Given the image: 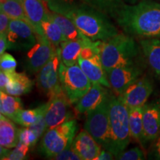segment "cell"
Segmentation results:
<instances>
[{
  "mask_svg": "<svg viewBox=\"0 0 160 160\" xmlns=\"http://www.w3.org/2000/svg\"><path fill=\"white\" fill-rule=\"evenodd\" d=\"M11 20V18L5 13L0 11V34L8 35Z\"/></svg>",
  "mask_w": 160,
  "mask_h": 160,
  "instance_id": "obj_36",
  "label": "cell"
},
{
  "mask_svg": "<svg viewBox=\"0 0 160 160\" xmlns=\"http://www.w3.org/2000/svg\"><path fill=\"white\" fill-rule=\"evenodd\" d=\"M7 49H8L7 36L0 34V55L3 54Z\"/></svg>",
  "mask_w": 160,
  "mask_h": 160,
  "instance_id": "obj_40",
  "label": "cell"
},
{
  "mask_svg": "<svg viewBox=\"0 0 160 160\" xmlns=\"http://www.w3.org/2000/svg\"><path fill=\"white\" fill-rule=\"evenodd\" d=\"M0 11L5 13L11 19H22L29 22L21 0H1Z\"/></svg>",
  "mask_w": 160,
  "mask_h": 160,
  "instance_id": "obj_28",
  "label": "cell"
},
{
  "mask_svg": "<svg viewBox=\"0 0 160 160\" xmlns=\"http://www.w3.org/2000/svg\"><path fill=\"white\" fill-rule=\"evenodd\" d=\"M139 45L147 63L160 79V38L141 39Z\"/></svg>",
  "mask_w": 160,
  "mask_h": 160,
  "instance_id": "obj_20",
  "label": "cell"
},
{
  "mask_svg": "<svg viewBox=\"0 0 160 160\" xmlns=\"http://www.w3.org/2000/svg\"><path fill=\"white\" fill-rule=\"evenodd\" d=\"M77 130L78 124L74 119L48 130L40 142L39 153L51 159L57 153L71 147Z\"/></svg>",
  "mask_w": 160,
  "mask_h": 160,
  "instance_id": "obj_5",
  "label": "cell"
},
{
  "mask_svg": "<svg viewBox=\"0 0 160 160\" xmlns=\"http://www.w3.org/2000/svg\"><path fill=\"white\" fill-rule=\"evenodd\" d=\"M60 62V52L59 47H57V54L38 72L36 81L38 88L49 99L63 91L59 78Z\"/></svg>",
  "mask_w": 160,
  "mask_h": 160,
  "instance_id": "obj_10",
  "label": "cell"
},
{
  "mask_svg": "<svg viewBox=\"0 0 160 160\" xmlns=\"http://www.w3.org/2000/svg\"><path fill=\"white\" fill-rule=\"evenodd\" d=\"M113 159H115L114 155L111 151L104 148L103 150H102L101 153L96 158L95 160H112Z\"/></svg>",
  "mask_w": 160,
  "mask_h": 160,
  "instance_id": "obj_39",
  "label": "cell"
},
{
  "mask_svg": "<svg viewBox=\"0 0 160 160\" xmlns=\"http://www.w3.org/2000/svg\"><path fill=\"white\" fill-rule=\"evenodd\" d=\"M71 104L63 91L50 98L45 113L47 131L73 119Z\"/></svg>",
  "mask_w": 160,
  "mask_h": 160,
  "instance_id": "obj_11",
  "label": "cell"
},
{
  "mask_svg": "<svg viewBox=\"0 0 160 160\" xmlns=\"http://www.w3.org/2000/svg\"><path fill=\"white\" fill-rule=\"evenodd\" d=\"M26 17L37 34L44 36L42 22L48 18L49 12L42 0H21Z\"/></svg>",
  "mask_w": 160,
  "mask_h": 160,
  "instance_id": "obj_18",
  "label": "cell"
},
{
  "mask_svg": "<svg viewBox=\"0 0 160 160\" xmlns=\"http://www.w3.org/2000/svg\"><path fill=\"white\" fill-rule=\"evenodd\" d=\"M158 1H160V0H158Z\"/></svg>",
  "mask_w": 160,
  "mask_h": 160,
  "instance_id": "obj_43",
  "label": "cell"
},
{
  "mask_svg": "<svg viewBox=\"0 0 160 160\" xmlns=\"http://www.w3.org/2000/svg\"><path fill=\"white\" fill-rule=\"evenodd\" d=\"M102 146L86 130L75 137L71 148L81 160H95L102 151Z\"/></svg>",
  "mask_w": 160,
  "mask_h": 160,
  "instance_id": "obj_15",
  "label": "cell"
},
{
  "mask_svg": "<svg viewBox=\"0 0 160 160\" xmlns=\"http://www.w3.org/2000/svg\"><path fill=\"white\" fill-rule=\"evenodd\" d=\"M12 73L13 72H7L4 71H0V88H1V91H4L6 86L8 85L11 79Z\"/></svg>",
  "mask_w": 160,
  "mask_h": 160,
  "instance_id": "obj_38",
  "label": "cell"
},
{
  "mask_svg": "<svg viewBox=\"0 0 160 160\" xmlns=\"http://www.w3.org/2000/svg\"><path fill=\"white\" fill-rule=\"evenodd\" d=\"M111 92L94 109L87 113L85 130L104 148L107 147L109 139V110Z\"/></svg>",
  "mask_w": 160,
  "mask_h": 160,
  "instance_id": "obj_7",
  "label": "cell"
},
{
  "mask_svg": "<svg viewBox=\"0 0 160 160\" xmlns=\"http://www.w3.org/2000/svg\"><path fill=\"white\" fill-rule=\"evenodd\" d=\"M109 93L108 88L99 83H92L89 91L75 103V111L79 114L88 113L97 108Z\"/></svg>",
  "mask_w": 160,
  "mask_h": 160,
  "instance_id": "obj_17",
  "label": "cell"
},
{
  "mask_svg": "<svg viewBox=\"0 0 160 160\" xmlns=\"http://www.w3.org/2000/svg\"><path fill=\"white\" fill-rule=\"evenodd\" d=\"M83 3L91 6L94 8L113 18V14L123 2L122 0H82Z\"/></svg>",
  "mask_w": 160,
  "mask_h": 160,
  "instance_id": "obj_29",
  "label": "cell"
},
{
  "mask_svg": "<svg viewBox=\"0 0 160 160\" xmlns=\"http://www.w3.org/2000/svg\"><path fill=\"white\" fill-rule=\"evenodd\" d=\"M140 45L136 42L133 37L126 33H118L103 42L100 56L105 72L119 66L140 62Z\"/></svg>",
  "mask_w": 160,
  "mask_h": 160,
  "instance_id": "obj_3",
  "label": "cell"
},
{
  "mask_svg": "<svg viewBox=\"0 0 160 160\" xmlns=\"http://www.w3.org/2000/svg\"><path fill=\"white\" fill-rule=\"evenodd\" d=\"M23 108L22 102L19 97L10 95L2 91L0 92V112L1 114L13 120Z\"/></svg>",
  "mask_w": 160,
  "mask_h": 160,
  "instance_id": "obj_24",
  "label": "cell"
},
{
  "mask_svg": "<svg viewBox=\"0 0 160 160\" xmlns=\"http://www.w3.org/2000/svg\"><path fill=\"white\" fill-rule=\"evenodd\" d=\"M51 159L54 160H81L79 156L75 153V151L72 149L71 146L68 148L65 149L60 153H57Z\"/></svg>",
  "mask_w": 160,
  "mask_h": 160,
  "instance_id": "obj_34",
  "label": "cell"
},
{
  "mask_svg": "<svg viewBox=\"0 0 160 160\" xmlns=\"http://www.w3.org/2000/svg\"><path fill=\"white\" fill-rule=\"evenodd\" d=\"M59 78L62 88L72 104H75L91 88L92 82L77 64L66 66L60 62Z\"/></svg>",
  "mask_w": 160,
  "mask_h": 160,
  "instance_id": "obj_6",
  "label": "cell"
},
{
  "mask_svg": "<svg viewBox=\"0 0 160 160\" xmlns=\"http://www.w3.org/2000/svg\"><path fill=\"white\" fill-rule=\"evenodd\" d=\"M17 61L13 57L8 53H4L0 57V68L1 71L14 72L17 68Z\"/></svg>",
  "mask_w": 160,
  "mask_h": 160,
  "instance_id": "obj_33",
  "label": "cell"
},
{
  "mask_svg": "<svg viewBox=\"0 0 160 160\" xmlns=\"http://www.w3.org/2000/svg\"><path fill=\"white\" fill-rule=\"evenodd\" d=\"M42 28L44 36L57 48L59 47L62 42L66 40L59 26L51 19H50L49 17L42 22Z\"/></svg>",
  "mask_w": 160,
  "mask_h": 160,
  "instance_id": "obj_27",
  "label": "cell"
},
{
  "mask_svg": "<svg viewBox=\"0 0 160 160\" xmlns=\"http://www.w3.org/2000/svg\"><path fill=\"white\" fill-rule=\"evenodd\" d=\"M19 129L13 121L5 116H0V145L7 148H15L19 141Z\"/></svg>",
  "mask_w": 160,
  "mask_h": 160,
  "instance_id": "obj_21",
  "label": "cell"
},
{
  "mask_svg": "<svg viewBox=\"0 0 160 160\" xmlns=\"http://www.w3.org/2000/svg\"><path fill=\"white\" fill-rule=\"evenodd\" d=\"M148 157L150 159L160 160V133L151 143Z\"/></svg>",
  "mask_w": 160,
  "mask_h": 160,
  "instance_id": "obj_35",
  "label": "cell"
},
{
  "mask_svg": "<svg viewBox=\"0 0 160 160\" xmlns=\"http://www.w3.org/2000/svg\"><path fill=\"white\" fill-rule=\"evenodd\" d=\"M8 49L29 51L37 43V33L31 24L22 19H11L7 35Z\"/></svg>",
  "mask_w": 160,
  "mask_h": 160,
  "instance_id": "obj_9",
  "label": "cell"
},
{
  "mask_svg": "<svg viewBox=\"0 0 160 160\" xmlns=\"http://www.w3.org/2000/svg\"><path fill=\"white\" fill-rule=\"evenodd\" d=\"M42 1L47 4L48 7H51V6L58 5V4L71 2H73V0H42Z\"/></svg>",
  "mask_w": 160,
  "mask_h": 160,
  "instance_id": "obj_41",
  "label": "cell"
},
{
  "mask_svg": "<svg viewBox=\"0 0 160 160\" xmlns=\"http://www.w3.org/2000/svg\"><path fill=\"white\" fill-rule=\"evenodd\" d=\"M19 141L25 144L29 148H33L37 143L39 137L37 133L29 127H24L19 129Z\"/></svg>",
  "mask_w": 160,
  "mask_h": 160,
  "instance_id": "obj_31",
  "label": "cell"
},
{
  "mask_svg": "<svg viewBox=\"0 0 160 160\" xmlns=\"http://www.w3.org/2000/svg\"><path fill=\"white\" fill-rule=\"evenodd\" d=\"M48 17L59 26L66 40L78 39L82 35V33L79 31L73 22L68 17L53 11L49 12Z\"/></svg>",
  "mask_w": 160,
  "mask_h": 160,
  "instance_id": "obj_25",
  "label": "cell"
},
{
  "mask_svg": "<svg viewBox=\"0 0 160 160\" xmlns=\"http://www.w3.org/2000/svg\"><path fill=\"white\" fill-rule=\"evenodd\" d=\"M153 91V84L152 80L142 75L118 97L128 108L141 107L147 102Z\"/></svg>",
  "mask_w": 160,
  "mask_h": 160,
  "instance_id": "obj_13",
  "label": "cell"
},
{
  "mask_svg": "<svg viewBox=\"0 0 160 160\" xmlns=\"http://www.w3.org/2000/svg\"><path fill=\"white\" fill-rule=\"evenodd\" d=\"M33 86V82L25 73H12L11 79L6 86L4 92L10 95L19 97L31 91Z\"/></svg>",
  "mask_w": 160,
  "mask_h": 160,
  "instance_id": "obj_22",
  "label": "cell"
},
{
  "mask_svg": "<svg viewBox=\"0 0 160 160\" xmlns=\"http://www.w3.org/2000/svg\"><path fill=\"white\" fill-rule=\"evenodd\" d=\"M160 133V97L143 105V133L141 145L144 148L154 141Z\"/></svg>",
  "mask_w": 160,
  "mask_h": 160,
  "instance_id": "obj_14",
  "label": "cell"
},
{
  "mask_svg": "<svg viewBox=\"0 0 160 160\" xmlns=\"http://www.w3.org/2000/svg\"><path fill=\"white\" fill-rule=\"evenodd\" d=\"M145 156L142 150L139 147H135L128 151H124L119 153L116 159L119 160H142L145 159Z\"/></svg>",
  "mask_w": 160,
  "mask_h": 160,
  "instance_id": "obj_32",
  "label": "cell"
},
{
  "mask_svg": "<svg viewBox=\"0 0 160 160\" xmlns=\"http://www.w3.org/2000/svg\"><path fill=\"white\" fill-rule=\"evenodd\" d=\"M78 65L92 83L101 84L108 88H111L107 73L102 62L100 53L88 59L79 57Z\"/></svg>",
  "mask_w": 160,
  "mask_h": 160,
  "instance_id": "obj_16",
  "label": "cell"
},
{
  "mask_svg": "<svg viewBox=\"0 0 160 160\" xmlns=\"http://www.w3.org/2000/svg\"><path fill=\"white\" fill-rule=\"evenodd\" d=\"M129 125L132 139L140 144L143 133V106L129 108Z\"/></svg>",
  "mask_w": 160,
  "mask_h": 160,
  "instance_id": "obj_26",
  "label": "cell"
},
{
  "mask_svg": "<svg viewBox=\"0 0 160 160\" xmlns=\"http://www.w3.org/2000/svg\"><path fill=\"white\" fill-rule=\"evenodd\" d=\"M109 139L105 149L115 159L126 149L131 139L129 125V108L118 96L111 93L109 110Z\"/></svg>",
  "mask_w": 160,
  "mask_h": 160,
  "instance_id": "obj_4",
  "label": "cell"
},
{
  "mask_svg": "<svg viewBox=\"0 0 160 160\" xmlns=\"http://www.w3.org/2000/svg\"><path fill=\"white\" fill-rule=\"evenodd\" d=\"M29 128L33 130V131L37 133L38 137L39 138L42 136L44 133L47 131V128H46V122L45 119V116L42 117L37 122H36L33 125L30 126Z\"/></svg>",
  "mask_w": 160,
  "mask_h": 160,
  "instance_id": "obj_37",
  "label": "cell"
},
{
  "mask_svg": "<svg viewBox=\"0 0 160 160\" xmlns=\"http://www.w3.org/2000/svg\"><path fill=\"white\" fill-rule=\"evenodd\" d=\"M126 34L149 39L160 38V2L140 0L122 3L113 17Z\"/></svg>",
  "mask_w": 160,
  "mask_h": 160,
  "instance_id": "obj_1",
  "label": "cell"
},
{
  "mask_svg": "<svg viewBox=\"0 0 160 160\" xmlns=\"http://www.w3.org/2000/svg\"><path fill=\"white\" fill-rule=\"evenodd\" d=\"M37 42L25 55L24 66L29 73H38L57 53V48L45 36L37 34Z\"/></svg>",
  "mask_w": 160,
  "mask_h": 160,
  "instance_id": "obj_8",
  "label": "cell"
},
{
  "mask_svg": "<svg viewBox=\"0 0 160 160\" xmlns=\"http://www.w3.org/2000/svg\"><path fill=\"white\" fill-rule=\"evenodd\" d=\"M143 71L140 62H137L114 68L106 73L112 91L117 96H119L143 75Z\"/></svg>",
  "mask_w": 160,
  "mask_h": 160,
  "instance_id": "obj_12",
  "label": "cell"
},
{
  "mask_svg": "<svg viewBox=\"0 0 160 160\" xmlns=\"http://www.w3.org/2000/svg\"><path fill=\"white\" fill-rule=\"evenodd\" d=\"M30 148L25 144L19 141V142L13 148V150H10L7 148L1 147V159L7 160H23L28 159Z\"/></svg>",
  "mask_w": 160,
  "mask_h": 160,
  "instance_id": "obj_30",
  "label": "cell"
},
{
  "mask_svg": "<svg viewBox=\"0 0 160 160\" xmlns=\"http://www.w3.org/2000/svg\"><path fill=\"white\" fill-rule=\"evenodd\" d=\"M47 107L48 102H46L33 109H22L17 113L13 121L22 127H30L45 116Z\"/></svg>",
  "mask_w": 160,
  "mask_h": 160,
  "instance_id": "obj_23",
  "label": "cell"
},
{
  "mask_svg": "<svg viewBox=\"0 0 160 160\" xmlns=\"http://www.w3.org/2000/svg\"><path fill=\"white\" fill-rule=\"evenodd\" d=\"M48 8L68 17L79 31L92 41L105 42L119 33L108 15L85 3L77 5L71 2L51 6Z\"/></svg>",
  "mask_w": 160,
  "mask_h": 160,
  "instance_id": "obj_2",
  "label": "cell"
},
{
  "mask_svg": "<svg viewBox=\"0 0 160 160\" xmlns=\"http://www.w3.org/2000/svg\"><path fill=\"white\" fill-rule=\"evenodd\" d=\"M87 37L82 35L81 37L73 40H65L59 46L61 62L66 66H73L78 63V59Z\"/></svg>",
  "mask_w": 160,
  "mask_h": 160,
  "instance_id": "obj_19",
  "label": "cell"
},
{
  "mask_svg": "<svg viewBox=\"0 0 160 160\" xmlns=\"http://www.w3.org/2000/svg\"><path fill=\"white\" fill-rule=\"evenodd\" d=\"M124 3L126 4H130V5H133V4H135L139 2L140 0H122Z\"/></svg>",
  "mask_w": 160,
  "mask_h": 160,
  "instance_id": "obj_42",
  "label": "cell"
}]
</instances>
